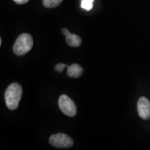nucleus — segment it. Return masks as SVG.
<instances>
[{
	"mask_svg": "<svg viewBox=\"0 0 150 150\" xmlns=\"http://www.w3.org/2000/svg\"><path fill=\"white\" fill-rule=\"evenodd\" d=\"M49 141L52 146L57 148H69L73 145L72 138L64 134L52 135Z\"/></svg>",
	"mask_w": 150,
	"mask_h": 150,
	"instance_id": "nucleus-4",
	"label": "nucleus"
},
{
	"mask_svg": "<svg viewBox=\"0 0 150 150\" xmlns=\"http://www.w3.org/2000/svg\"><path fill=\"white\" fill-rule=\"evenodd\" d=\"M66 66L67 65L65 64H63V63H59V64H57L55 66V70L58 72H61Z\"/></svg>",
	"mask_w": 150,
	"mask_h": 150,
	"instance_id": "nucleus-10",
	"label": "nucleus"
},
{
	"mask_svg": "<svg viewBox=\"0 0 150 150\" xmlns=\"http://www.w3.org/2000/svg\"><path fill=\"white\" fill-rule=\"evenodd\" d=\"M33 45L32 37L29 33H22L19 35L14 43L13 52L18 56L27 54L31 50Z\"/></svg>",
	"mask_w": 150,
	"mask_h": 150,
	"instance_id": "nucleus-2",
	"label": "nucleus"
},
{
	"mask_svg": "<svg viewBox=\"0 0 150 150\" xmlns=\"http://www.w3.org/2000/svg\"><path fill=\"white\" fill-rule=\"evenodd\" d=\"M1 43H2V40H1V38L0 39V45H1Z\"/></svg>",
	"mask_w": 150,
	"mask_h": 150,
	"instance_id": "nucleus-12",
	"label": "nucleus"
},
{
	"mask_svg": "<svg viewBox=\"0 0 150 150\" xmlns=\"http://www.w3.org/2000/svg\"><path fill=\"white\" fill-rule=\"evenodd\" d=\"M63 0H43V5L47 8H53L59 6Z\"/></svg>",
	"mask_w": 150,
	"mask_h": 150,
	"instance_id": "nucleus-8",
	"label": "nucleus"
},
{
	"mask_svg": "<svg viewBox=\"0 0 150 150\" xmlns=\"http://www.w3.org/2000/svg\"><path fill=\"white\" fill-rule=\"evenodd\" d=\"M13 1L18 4H24L27 3L29 0H13Z\"/></svg>",
	"mask_w": 150,
	"mask_h": 150,
	"instance_id": "nucleus-11",
	"label": "nucleus"
},
{
	"mask_svg": "<svg viewBox=\"0 0 150 150\" xmlns=\"http://www.w3.org/2000/svg\"><path fill=\"white\" fill-rule=\"evenodd\" d=\"M65 36V40L69 46L72 47H78L81 44V39L77 35L72 34L70 31L67 33Z\"/></svg>",
	"mask_w": 150,
	"mask_h": 150,
	"instance_id": "nucleus-7",
	"label": "nucleus"
},
{
	"mask_svg": "<svg viewBox=\"0 0 150 150\" xmlns=\"http://www.w3.org/2000/svg\"><path fill=\"white\" fill-rule=\"evenodd\" d=\"M60 109L65 115L73 117L76 114V107L74 102L66 95H62L59 99Z\"/></svg>",
	"mask_w": 150,
	"mask_h": 150,
	"instance_id": "nucleus-3",
	"label": "nucleus"
},
{
	"mask_svg": "<svg viewBox=\"0 0 150 150\" xmlns=\"http://www.w3.org/2000/svg\"><path fill=\"white\" fill-rule=\"evenodd\" d=\"M138 112L143 120L150 117V102L145 97H140L138 102Z\"/></svg>",
	"mask_w": 150,
	"mask_h": 150,
	"instance_id": "nucleus-5",
	"label": "nucleus"
},
{
	"mask_svg": "<svg viewBox=\"0 0 150 150\" xmlns=\"http://www.w3.org/2000/svg\"><path fill=\"white\" fill-rule=\"evenodd\" d=\"M94 0H81V6L85 10L90 11L93 8V2Z\"/></svg>",
	"mask_w": 150,
	"mask_h": 150,
	"instance_id": "nucleus-9",
	"label": "nucleus"
},
{
	"mask_svg": "<svg viewBox=\"0 0 150 150\" xmlns=\"http://www.w3.org/2000/svg\"><path fill=\"white\" fill-rule=\"evenodd\" d=\"M22 95L21 86L18 83L11 84L5 92V102L10 110H16L18 107L19 103Z\"/></svg>",
	"mask_w": 150,
	"mask_h": 150,
	"instance_id": "nucleus-1",
	"label": "nucleus"
},
{
	"mask_svg": "<svg viewBox=\"0 0 150 150\" xmlns=\"http://www.w3.org/2000/svg\"><path fill=\"white\" fill-rule=\"evenodd\" d=\"M83 68H82L79 65L76 64V63L70 65V66H67V74L69 77H80L82 75V74H83Z\"/></svg>",
	"mask_w": 150,
	"mask_h": 150,
	"instance_id": "nucleus-6",
	"label": "nucleus"
}]
</instances>
